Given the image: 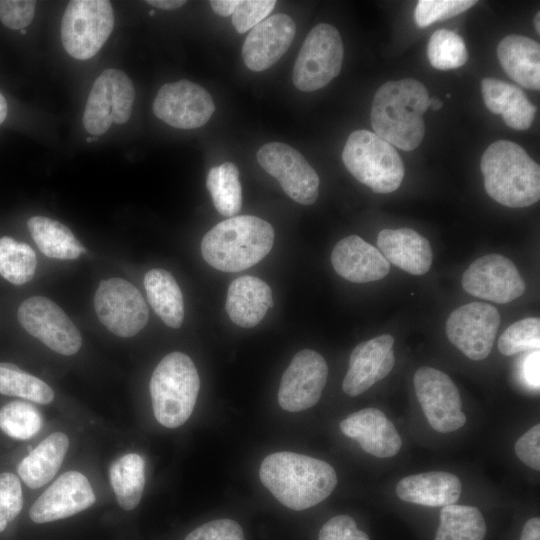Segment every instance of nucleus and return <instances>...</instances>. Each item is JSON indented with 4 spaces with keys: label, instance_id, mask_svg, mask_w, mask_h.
<instances>
[{
    "label": "nucleus",
    "instance_id": "nucleus-1",
    "mask_svg": "<svg viewBox=\"0 0 540 540\" xmlns=\"http://www.w3.org/2000/svg\"><path fill=\"white\" fill-rule=\"evenodd\" d=\"M259 477L280 503L296 511L322 502L337 485L336 471L329 463L287 451L266 456Z\"/></svg>",
    "mask_w": 540,
    "mask_h": 540
},
{
    "label": "nucleus",
    "instance_id": "nucleus-2",
    "mask_svg": "<svg viewBox=\"0 0 540 540\" xmlns=\"http://www.w3.org/2000/svg\"><path fill=\"white\" fill-rule=\"evenodd\" d=\"M429 94L413 78L384 83L375 93L370 113L374 133L404 151L417 148L423 140V115L429 108Z\"/></svg>",
    "mask_w": 540,
    "mask_h": 540
},
{
    "label": "nucleus",
    "instance_id": "nucleus-3",
    "mask_svg": "<svg viewBox=\"0 0 540 540\" xmlns=\"http://www.w3.org/2000/svg\"><path fill=\"white\" fill-rule=\"evenodd\" d=\"M274 238V229L267 221L252 215L233 216L205 234L201 254L219 271H242L270 252Z\"/></svg>",
    "mask_w": 540,
    "mask_h": 540
},
{
    "label": "nucleus",
    "instance_id": "nucleus-4",
    "mask_svg": "<svg viewBox=\"0 0 540 540\" xmlns=\"http://www.w3.org/2000/svg\"><path fill=\"white\" fill-rule=\"evenodd\" d=\"M480 168L487 194L511 208L528 207L540 198L539 165L518 144L498 140L485 150Z\"/></svg>",
    "mask_w": 540,
    "mask_h": 540
},
{
    "label": "nucleus",
    "instance_id": "nucleus-5",
    "mask_svg": "<svg viewBox=\"0 0 540 540\" xmlns=\"http://www.w3.org/2000/svg\"><path fill=\"white\" fill-rule=\"evenodd\" d=\"M200 388L192 359L182 352L167 354L155 367L150 395L156 420L167 428L183 425L191 416Z\"/></svg>",
    "mask_w": 540,
    "mask_h": 540
},
{
    "label": "nucleus",
    "instance_id": "nucleus-6",
    "mask_svg": "<svg viewBox=\"0 0 540 540\" xmlns=\"http://www.w3.org/2000/svg\"><path fill=\"white\" fill-rule=\"evenodd\" d=\"M342 160L353 177L375 193L394 192L405 173L396 149L369 130H356L348 136Z\"/></svg>",
    "mask_w": 540,
    "mask_h": 540
},
{
    "label": "nucleus",
    "instance_id": "nucleus-7",
    "mask_svg": "<svg viewBox=\"0 0 540 540\" xmlns=\"http://www.w3.org/2000/svg\"><path fill=\"white\" fill-rule=\"evenodd\" d=\"M114 27V12L107 0H72L61 22V41L75 59L92 58L109 38Z\"/></svg>",
    "mask_w": 540,
    "mask_h": 540
},
{
    "label": "nucleus",
    "instance_id": "nucleus-8",
    "mask_svg": "<svg viewBox=\"0 0 540 540\" xmlns=\"http://www.w3.org/2000/svg\"><path fill=\"white\" fill-rule=\"evenodd\" d=\"M343 42L327 23L316 25L306 36L293 68V84L304 92L325 87L341 71Z\"/></svg>",
    "mask_w": 540,
    "mask_h": 540
},
{
    "label": "nucleus",
    "instance_id": "nucleus-9",
    "mask_svg": "<svg viewBox=\"0 0 540 540\" xmlns=\"http://www.w3.org/2000/svg\"><path fill=\"white\" fill-rule=\"evenodd\" d=\"M135 89L121 70L105 69L93 83L83 114L87 132L100 136L112 125L126 123L132 113Z\"/></svg>",
    "mask_w": 540,
    "mask_h": 540
},
{
    "label": "nucleus",
    "instance_id": "nucleus-10",
    "mask_svg": "<svg viewBox=\"0 0 540 540\" xmlns=\"http://www.w3.org/2000/svg\"><path fill=\"white\" fill-rule=\"evenodd\" d=\"M94 308L101 323L119 337L136 335L148 322V307L142 294L122 278L100 282L94 295Z\"/></svg>",
    "mask_w": 540,
    "mask_h": 540
},
{
    "label": "nucleus",
    "instance_id": "nucleus-11",
    "mask_svg": "<svg viewBox=\"0 0 540 540\" xmlns=\"http://www.w3.org/2000/svg\"><path fill=\"white\" fill-rule=\"evenodd\" d=\"M414 387L423 413L435 431L448 433L464 426L466 416L460 393L446 373L420 367L414 375Z\"/></svg>",
    "mask_w": 540,
    "mask_h": 540
},
{
    "label": "nucleus",
    "instance_id": "nucleus-12",
    "mask_svg": "<svg viewBox=\"0 0 540 540\" xmlns=\"http://www.w3.org/2000/svg\"><path fill=\"white\" fill-rule=\"evenodd\" d=\"M257 161L294 201L311 205L317 200L319 177L295 148L282 142L266 143L259 148Z\"/></svg>",
    "mask_w": 540,
    "mask_h": 540
},
{
    "label": "nucleus",
    "instance_id": "nucleus-13",
    "mask_svg": "<svg viewBox=\"0 0 540 540\" xmlns=\"http://www.w3.org/2000/svg\"><path fill=\"white\" fill-rule=\"evenodd\" d=\"M17 316L21 326L51 350L66 356L79 351L82 345L79 330L52 300L30 297L22 302Z\"/></svg>",
    "mask_w": 540,
    "mask_h": 540
},
{
    "label": "nucleus",
    "instance_id": "nucleus-14",
    "mask_svg": "<svg viewBox=\"0 0 540 540\" xmlns=\"http://www.w3.org/2000/svg\"><path fill=\"white\" fill-rule=\"evenodd\" d=\"M500 314L496 307L484 302H472L455 309L446 321L449 341L469 359L479 361L490 354Z\"/></svg>",
    "mask_w": 540,
    "mask_h": 540
},
{
    "label": "nucleus",
    "instance_id": "nucleus-15",
    "mask_svg": "<svg viewBox=\"0 0 540 540\" xmlns=\"http://www.w3.org/2000/svg\"><path fill=\"white\" fill-rule=\"evenodd\" d=\"M328 366L324 357L311 349L297 352L284 371L278 389V403L289 412L314 406L326 385Z\"/></svg>",
    "mask_w": 540,
    "mask_h": 540
},
{
    "label": "nucleus",
    "instance_id": "nucleus-16",
    "mask_svg": "<svg viewBox=\"0 0 540 540\" xmlns=\"http://www.w3.org/2000/svg\"><path fill=\"white\" fill-rule=\"evenodd\" d=\"M215 111L211 95L188 80L164 84L153 102V112L166 124L178 129L205 125Z\"/></svg>",
    "mask_w": 540,
    "mask_h": 540
},
{
    "label": "nucleus",
    "instance_id": "nucleus-17",
    "mask_svg": "<svg viewBox=\"0 0 540 540\" xmlns=\"http://www.w3.org/2000/svg\"><path fill=\"white\" fill-rule=\"evenodd\" d=\"M462 286L467 293L495 303L511 302L526 290L514 263L496 253L471 263L462 276Z\"/></svg>",
    "mask_w": 540,
    "mask_h": 540
},
{
    "label": "nucleus",
    "instance_id": "nucleus-18",
    "mask_svg": "<svg viewBox=\"0 0 540 540\" xmlns=\"http://www.w3.org/2000/svg\"><path fill=\"white\" fill-rule=\"evenodd\" d=\"M94 491L82 473L60 475L34 502L29 511L35 523H47L73 516L94 504Z\"/></svg>",
    "mask_w": 540,
    "mask_h": 540
},
{
    "label": "nucleus",
    "instance_id": "nucleus-19",
    "mask_svg": "<svg viewBox=\"0 0 540 540\" xmlns=\"http://www.w3.org/2000/svg\"><path fill=\"white\" fill-rule=\"evenodd\" d=\"M393 344L394 338L384 334L364 341L353 349L342 383L345 394L358 396L392 371L395 363Z\"/></svg>",
    "mask_w": 540,
    "mask_h": 540
},
{
    "label": "nucleus",
    "instance_id": "nucleus-20",
    "mask_svg": "<svg viewBox=\"0 0 540 540\" xmlns=\"http://www.w3.org/2000/svg\"><path fill=\"white\" fill-rule=\"evenodd\" d=\"M296 28L286 14H274L252 28L247 35L242 57L252 71H263L274 65L288 50Z\"/></svg>",
    "mask_w": 540,
    "mask_h": 540
},
{
    "label": "nucleus",
    "instance_id": "nucleus-21",
    "mask_svg": "<svg viewBox=\"0 0 540 540\" xmlns=\"http://www.w3.org/2000/svg\"><path fill=\"white\" fill-rule=\"evenodd\" d=\"M344 435L355 439L368 454L378 458L395 456L402 440L394 424L379 409L368 407L350 414L340 423Z\"/></svg>",
    "mask_w": 540,
    "mask_h": 540
},
{
    "label": "nucleus",
    "instance_id": "nucleus-22",
    "mask_svg": "<svg viewBox=\"0 0 540 540\" xmlns=\"http://www.w3.org/2000/svg\"><path fill=\"white\" fill-rule=\"evenodd\" d=\"M331 263L338 275L354 283L377 281L390 271L382 253L357 235L347 236L334 246Z\"/></svg>",
    "mask_w": 540,
    "mask_h": 540
},
{
    "label": "nucleus",
    "instance_id": "nucleus-23",
    "mask_svg": "<svg viewBox=\"0 0 540 540\" xmlns=\"http://www.w3.org/2000/svg\"><path fill=\"white\" fill-rule=\"evenodd\" d=\"M377 246L389 263L412 275H423L431 268V245L411 228L381 230Z\"/></svg>",
    "mask_w": 540,
    "mask_h": 540
},
{
    "label": "nucleus",
    "instance_id": "nucleus-24",
    "mask_svg": "<svg viewBox=\"0 0 540 540\" xmlns=\"http://www.w3.org/2000/svg\"><path fill=\"white\" fill-rule=\"evenodd\" d=\"M273 306L269 285L254 276H241L228 287L225 309L233 323L243 328L256 326Z\"/></svg>",
    "mask_w": 540,
    "mask_h": 540
},
{
    "label": "nucleus",
    "instance_id": "nucleus-25",
    "mask_svg": "<svg viewBox=\"0 0 540 540\" xmlns=\"http://www.w3.org/2000/svg\"><path fill=\"white\" fill-rule=\"evenodd\" d=\"M461 491L460 479L444 471L410 475L402 478L396 486V494L402 501L429 507L455 504Z\"/></svg>",
    "mask_w": 540,
    "mask_h": 540
},
{
    "label": "nucleus",
    "instance_id": "nucleus-26",
    "mask_svg": "<svg viewBox=\"0 0 540 540\" xmlns=\"http://www.w3.org/2000/svg\"><path fill=\"white\" fill-rule=\"evenodd\" d=\"M481 92L487 109L501 114L505 124L515 130H527L536 116V106L518 86L495 78H484Z\"/></svg>",
    "mask_w": 540,
    "mask_h": 540
},
{
    "label": "nucleus",
    "instance_id": "nucleus-27",
    "mask_svg": "<svg viewBox=\"0 0 540 540\" xmlns=\"http://www.w3.org/2000/svg\"><path fill=\"white\" fill-rule=\"evenodd\" d=\"M498 60L506 74L520 86L540 89V46L523 35L510 34L497 46Z\"/></svg>",
    "mask_w": 540,
    "mask_h": 540
},
{
    "label": "nucleus",
    "instance_id": "nucleus-28",
    "mask_svg": "<svg viewBox=\"0 0 540 540\" xmlns=\"http://www.w3.org/2000/svg\"><path fill=\"white\" fill-rule=\"evenodd\" d=\"M68 436L60 431L42 440L17 466V472L30 488L48 483L59 470L68 451Z\"/></svg>",
    "mask_w": 540,
    "mask_h": 540
},
{
    "label": "nucleus",
    "instance_id": "nucleus-29",
    "mask_svg": "<svg viewBox=\"0 0 540 540\" xmlns=\"http://www.w3.org/2000/svg\"><path fill=\"white\" fill-rule=\"evenodd\" d=\"M143 283L155 313L167 326L179 328L183 323L184 303L173 275L164 269H151L145 274Z\"/></svg>",
    "mask_w": 540,
    "mask_h": 540
},
{
    "label": "nucleus",
    "instance_id": "nucleus-30",
    "mask_svg": "<svg viewBox=\"0 0 540 540\" xmlns=\"http://www.w3.org/2000/svg\"><path fill=\"white\" fill-rule=\"evenodd\" d=\"M27 226L39 250L47 257L72 260L85 252L72 231L57 220L33 216Z\"/></svg>",
    "mask_w": 540,
    "mask_h": 540
},
{
    "label": "nucleus",
    "instance_id": "nucleus-31",
    "mask_svg": "<svg viewBox=\"0 0 540 540\" xmlns=\"http://www.w3.org/2000/svg\"><path fill=\"white\" fill-rule=\"evenodd\" d=\"M112 489L124 510H133L140 503L145 486V462L135 453L125 454L109 468Z\"/></svg>",
    "mask_w": 540,
    "mask_h": 540
},
{
    "label": "nucleus",
    "instance_id": "nucleus-32",
    "mask_svg": "<svg viewBox=\"0 0 540 540\" xmlns=\"http://www.w3.org/2000/svg\"><path fill=\"white\" fill-rule=\"evenodd\" d=\"M487 525L474 506L450 504L440 511V523L434 540H484Z\"/></svg>",
    "mask_w": 540,
    "mask_h": 540
},
{
    "label": "nucleus",
    "instance_id": "nucleus-33",
    "mask_svg": "<svg viewBox=\"0 0 540 540\" xmlns=\"http://www.w3.org/2000/svg\"><path fill=\"white\" fill-rule=\"evenodd\" d=\"M206 186L216 210L223 216L233 217L242 206V188L239 170L234 163L225 162L212 167L207 175Z\"/></svg>",
    "mask_w": 540,
    "mask_h": 540
},
{
    "label": "nucleus",
    "instance_id": "nucleus-34",
    "mask_svg": "<svg viewBox=\"0 0 540 540\" xmlns=\"http://www.w3.org/2000/svg\"><path fill=\"white\" fill-rule=\"evenodd\" d=\"M37 257L28 244L11 237L0 238V274L14 285L29 282L36 271Z\"/></svg>",
    "mask_w": 540,
    "mask_h": 540
},
{
    "label": "nucleus",
    "instance_id": "nucleus-35",
    "mask_svg": "<svg viewBox=\"0 0 540 540\" xmlns=\"http://www.w3.org/2000/svg\"><path fill=\"white\" fill-rule=\"evenodd\" d=\"M0 394L49 404L54 399L52 388L12 363H0Z\"/></svg>",
    "mask_w": 540,
    "mask_h": 540
},
{
    "label": "nucleus",
    "instance_id": "nucleus-36",
    "mask_svg": "<svg viewBox=\"0 0 540 540\" xmlns=\"http://www.w3.org/2000/svg\"><path fill=\"white\" fill-rule=\"evenodd\" d=\"M430 64L438 70H451L463 66L468 59L464 40L448 29L436 30L427 46Z\"/></svg>",
    "mask_w": 540,
    "mask_h": 540
},
{
    "label": "nucleus",
    "instance_id": "nucleus-37",
    "mask_svg": "<svg viewBox=\"0 0 540 540\" xmlns=\"http://www.w3.org/2000/svg\"><path fill=\"white\" fill-rule=\"evenodd\" d=\"M42 422L39 410L26 401H11L0 409V429L17 440L33 437L41 429Z\"/></svg>",
    "mask_w": 540,
    "mask_h": 540
},
{
    "label": "nucleus",
    "instance_id": "nucleus-38",
    "mask_svg": "<svg viewBox=\"0 0 540 540\" xmlns=\"http://www.w3.org/2000/svg\"><path fill=\"white\" fill-rule=\"evenodd\" d=\"M498 349L502 355L512 356L540 347V319L529 317L511 324L500 336Z\"/></svg>",
    "mask_w": 540,
    "mask_h": 540
},
{
    "label": "nucleus",
    "instance_id": "nucleus-39",
    "mask_svg": "<svg viewBox=\"0 0 540 540\" xmlns=\"http://www.w3.org/2000/svg\"><path fill=\"white\" fill-rule=\"evenodd\" d=\"M476 3L472 0H420L414 10V20L419 28H425L459 15Z\"/></svg>",
    "mask_w": 540,
    "mask_h": 540
},
{
    "label": "nucleus",
    "instance_id": "nucleus-40",
    "mask_svg": "<svg viewBox=\"0 0 540 540\" xmlns=\"http://www.w3.org/2000/svg\"><path fill=\"white\" fill-rule=\"evenodd\" d=\"M275 0H244L232 14V24L238 33H245L269 17Z\"/></svg>",
    "mask_w": 540,
    "mask_h": 540
},
{
    "label": "nucleus",
    "instance_id": "nucleus-41",
    "mask_svg": "<svg viewBox=\"0 0 540 540\" xmlns=\"http://www.w3.org/2000/svg\"><path fill=\"white\" fill-rule=\"evenodd\" d=\"M184 540H245L240 524L232 519L209 521L193 531Z\"/></svg>",
    "mask_w": 540,
    "mask_h": 540
},
{
    "label": "nucleus",
    "instance_id": "nucleus-42",
    "mask_svg": "<svg viewBox=\"0 0 540 540\" xmlns=\"http://www.w3.org/2000/svg\"><path fill=\"white\" fill-rule=\"evenodd\" d=\"M23 507L19 478L10 472L0 474V511L8 522L14 520Z\"/></svg>",
    "mask_w": 540,
    "mask_h": 540
},
{
    "label": "nucleus",
    "instance_id": "nucleus-43",
    "mask_svg": "<svg viewBox=\"0 0 540 540\" xmlns=\"http://www.w3.org/2000/svg\"><path fill=\"white\" fill-rule=\"evenodd\" d=\"M35 7L32 0H0V21L8 28L21 30L32 22Z\"/></svg>",
    "mask_w": 540,
    "mask_h": 540
},
{
    "label": "nucleus",
    "instance_id": "nucleus-44",
    "mask_svg": "<svg viewBox=\"0 0 540 540\" xmlns=\"http://www.w3.org/2000/svg\"><path fill=\"white\" fill-rule=\"evenodd\" d=\"M318 540H370L357 528L355 520L348 515H337L329 519L320 529Z\"/></svg>",
    "mask_w": 540,
    "mask_h": 540
},
{
    "label": "nucleus",
    "instance_id": "nucleus-45",
    "mask_svg": "<svg viewBox=\"0 0 540 540\" xmlns=\"http://www.w3.org/2000/svg\"><path fill=\"white\" fill-rule=\"evenodd\" d=\"M514 451L519 460L530 468L540 470V425L526 431L515 443Z\"/></svg>",
    "mask_w": 540,
    "mask_h": 540
},
{
    "label": "nucleus",
    "instance_id": "nucleus-46",
    "mask_svg": "<svg viewBox=\"0 0 540 540\" xmlns=\"http://www.w3.org/2000/svg\"><path fill=\"white\" fill-rule=\"evenodd\" d=\"M523 374L526 382L539 389V350L533 351L524 362Z\"/></svg>",
    "mask_w": 540,
    "mask_h": 540
},
{
    "label": "nucleus",
    "instance_id": "nucleus-47",
    "mask_svg": "<svg viewBox=\"0 0 540 540\" xmlns=\"http://www.w3.org/2000/svg\"><path fill=\"white\" fill-rule=\"evenodd\" d=\"M240 2V0H212L209 3L216 14L229 16L234 13Z\"/></svg>",
    "mask_w": 540,
    "mask_h": 540
},
{
    "label": "nucleus",
    "instance_id": "nucleus-48",
    "mask_svg": "<svg viewBox=\"0 0 540 540\" xmlns=\"http://www.w3.org/2000/svg\"><path fill=\"white\" fill-rule=\"evenodd\" d=\"M520 540H540V519L538 517L526 521Z\"/></svg>",
    "mask_w": 540,
    "mask_h": 540
},
{
    "label": "nucleus",
    "instance_id": "nucleus-49",
    "mask_svg": "<svg viewBox=\"0 0 540 540\" xmlns=\"http://www.w3.org/2000/svg\"><path fill=\"white\" fill-rule=\"evenodd\" d=\"M146 3L159 9L174 10V9L182 7L186 3V1L184 0H148L146 1Z\"/></svg>",
    "mask_w": 540,
    "mask_h": 540
},
{
    "label": "nucleus",
    "instance_id": "nucleus-50",
    "mask_svg": "<svg viewBox=\"0 0 540 540\" xmlns=\"http://www.w3.org/2000/svg\"><path fill=\"white\" fill-rule=\"evenodd\" d=\"M7 102L4 96L0 93V124L5 120L7 116Z\"/></svg>",
    "mask_w": 540,
    "mask_h": 540
},
{
    "label": "nucleus",
    "instance_id": "nucleus-51",
    "mask_svg": "<svg viewBox=\"0 0 540 540\" xmlns=\"http://www.w3.org/2000/svg\"><path fill=\"white\" fill-rule=\"evenodd\" d=\"M443 103L437 99V98H431L429 99V107H431L433 110H439L442 107Z\"/></svg>",
    "mask_w": 540,
    "mask_h": 540
},
{
    "label": "nucleus",
    "instance_id": "nucleus-52",
    "mask_svg": "<svg viewBox=\"0 0 540 540\" xmlns=\"http://www.w3.org/2000/svg\"><path fill=\"white\" fill-rule=\"evenodd\" d=\"M534 27L537 33H540V13L537 12L534 17Z\"/></svg>",
    "mask_w": 540,
    "mask_h": 540
},
{
    "label": "nucleus",
    "instance_id": "nucleus-53",
    "mask_svg": "<svg viewBox=\"0 0 540 540\" xmlns=\"http://www.w3.org/2000/svg\"><path fill=\"white\" fill-rule=\"evenodd\" d=\"M8 521L0 511V532L4 531L7 526Z\"/></svg>",
    "mask_w": 540,
    "mask_h": 540
},
{
    "label": "nucleus",
    "instance_id": "nucleus-54",
    "mask_svg": "<svg viewBox=\"0 0 540 540\" xmlns=\"http://www.w3.org/2000/svg\"><path fill=\"white\" fill-rule=\"evenodd\" d=\"M154 14H155V11H154V10H151V11L149 12V15H150V16H154Z\"/></svg>",
    "mask_w": 540,
    "mask_h": 540
},
{
    "label": "nucleus",
    "instance_id": "nucleus-55",
    "mask_svg": "<svg viewBox=\"0 0 540 540\" xmlns=\"http://www.w3.org/2000/svg\"><path fill=\"white\" fill-rule=\"evenodd\" d=\"M21 34H26V30H25V29H21Z\"/></svg>",
    "mask_w": 540,
    "mask_h": 540
},
{
    "label": "nucleus",
    "instance_id": "nucleus-56",
    "mask_svg": "<svg viewBox=\"0 0 540 540\" xmlns=\"http://www.w3.org/2000/svg\"><path fill=\"white\" fill-rule=\"evenodd\" d=\"M92 141V138L91 137H88L87 138V142H91Z\"/></svg>",
    "mask_w": 540,
    "mask_h": 540
},
{
    "label": "nucleus",
    "instance_id": "nucleus-57",
    "mask_svg": "<svg viewBox=\"0 0 540 540\" xmlns=\"http://www.w3.org/2000/svg\"><path fill=\"white\" fill-rule=\"evenodd\" d=\"M451 95L450 94H446V97L449 98Z\"/></svg>",
    "mask_w": 540,
    "mask_h": 540
}]
</instances>
